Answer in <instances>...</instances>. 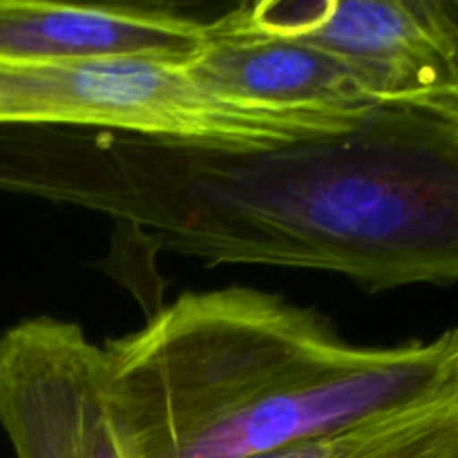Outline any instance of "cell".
Segmentation results:
<instances>
[{"label": "cell", "instance_id": "cell-1", "mask_svg": "<svg viewBox=\"0 0 458 458\" xmlns=\"http://www.w3.org/2000/svg\"><path fill=\"white\" fill-rule=\"evenodd\" d=\"M0 191L107 215L210 267L338 273L374 293L458 282V121L403 107L253 150L3 128Z\"/></svg>", "mask_w": 458, "mask_h": 458}, {"label": "cell", "instance_id": "cell-2", "mask_svg": "<svg viewBox=\"0 0 458 458\" xmlns=\"http://www.w3.org/2000/svg\"><path fill=\"white\" fill-rule=\"evenodd\" d=\"M103 349L141 458L268 454L458 383V327L362 347L322 313L246 286L183 293Z\"/></svg>", "mask_w": 458, "mask_h": 458}, {"label": "cell", "instance_id": "cell-3", "mask_svg": "<svg viewBox=\"0 0 458 458\" xmlns=\"http://www.w3.org/2000/svg\"><path fill=\"white\" fill-rule=\"evenodd\" d=\"M367 112L246 101L168 63H0V130H110L253 150L344 132Z\"/></svg>", "mask_w": 458, "mask_h": 458}, {"label": "cell", "instance_id": "cell-4", "mask_svg": "<svg viewBox=\"0 0 458 458\" xmlns=\"http://www.w3.org/2000/svg\"><path fill=\"white\" fill-rule=\"evenodd\" d=\"M233 12L338 56L376 107L458 121V0H259Z\"/></svg>", "mask_w": 458, "mask_h": 458}, {"label": "cell", "instance_id": "cell-5", "mask_svg": "<svg viewBox=\"0 0 458 458\" xmlns=\"http://www.w3.org/2000/svg\"><path fill=\"white\" fill-rule=\"evenodd\" d=\"M0 428L16 458H141L106 349L58 318L0 335Z\"/></svg>", "mask_w": 458, "mask_h": 458}, {"label": "cell", "instance_id": "cell-6", "mask_svg": "<svg viewBox=\"0 0 458 458\" xmlns=\"http://www.w3.org/2000/svg\"><path fill=\"white\" fill-rule=\"evenodd\" d=\"M204 22L157 4H74L0 0V63L155 61L191 65Z\"/></svg>", "mask_w": 458, "mask_h": 458}, {"label": "cell", "instance_id": "cell-7", "mask_svg": "<svg viewBox=\"0 0 458 458\" xmlns=\"http://www.w3.org/2000/svg\"><path fill=\"white\" fill-rule=\"evenodd\" d=\"M204 34V49L186 67L228 97L356 114L376 107L352 67L338 56L255 30L233 9L206 21Z\"/></svg>", "mask_w": 458, "mask_h": 458}, {"label": "cell", "instance_id": "cell-8", "mask_svg": "<svg viewBox=\"0 0 458 458\" xmlns=\"http://www.w3.org/2000/svg\"><path fill=\"white\" fill-rule=\"evenodd\" d=\"M362 458H458V383L411 407L396 429Z\"/></svg>", "mask_w": 458, "mask_h": 458}, {"label": "cell", "instance_id": "cell-9", "mask_svg": "<svg viewBox=\"0 0 458 458\" xmlns=\"http://www.w3.org/2000/svg\"><path fill=\"white\" fill-rule=\"evenodd\" d=\"M411 407L392 411V414L380 416L376 420L353 425V428L340 429V432L327 434V437L309 438V441L295 443V445L282 447V450L253 458H362L369 454L374 447H378L396 429V425L401 423V419Z\"/></svg>", "mask_w": 458, "mask_h": 458}]
</instances>
